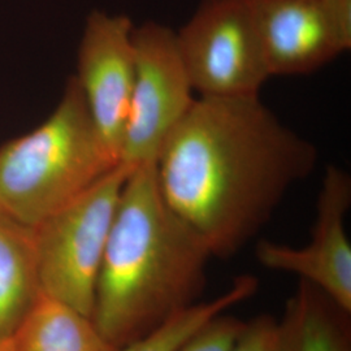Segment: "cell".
Instances as JSON below:
<instances>
[{
    "label": "cell",
    "instance_id": "cell-1",
    "mask_svg": "<svg viewBox=\"0 0 351 351\" xmlns=\"http://www.w3.org/2000/svg\"><path fill=\"white\" fill-rule=\"evenodd\" d=\"M317 163L314 143L259 97H199L155 162L160 191L213 258L236 255Z\"/></svg>",
    "mask_w": 351,
    "mask_h": 351
},
{
    "label": "cell",
    "instance_id": "cell-2",
    "mask_svg": "<svg viewBox=\"0 0 351 351\" xmlns=\"http://www.w3.org/2000/svg\"><path fill=\"white\" fill-rule=\"evenodd\" d=\"M211 251L164 199L155 164L133 167L113 217L93 320L117 349L198 302Z\"/></svg>",
    "mask_w": 351,
    "mask_h": 351
},
{
    "label": "cell",
    "instance_id": "cell-3",
    "mask_svg": "<svg viewBox=\"0 0 351 351\" xmlns=\"http://www.w3.org/2000/svg\"><path fill=\"white\" fill-rule=\"evenodd\" d=\"M120 164L69 77L53 112L0 147V213L34 228Z\"/></svg>",
    "mask_w": 351,
    "mask_h": 351
},
{
    "label": "cell",
    "instance_id": "cell-4",
    "mask_svg": "<svg viewBox=\"0 0 351 351\" xmlns=\"http://www.w3.org/2000/svg\"><path fill=\"white\" fill-rule=\"evenodd\" d=\"M132 168L117 165L75 201L33 228L42 294L90 317L106 243Z\"/></svg>",
    "mask_w": 351,
    "mask_h": 351
},
{
    "label": "cell",
    "instance_id": "cell-5",
    "mask_svg": "<svg viewBox=\"0 0 351 351\" xmlns=\"http://www.w3.org/2000/svg\"><path fill=\"white\" fill-rule=\"evenodd\" d=\"M176 42L201 97H259L271 77L249 0H202Z\"/></svg>",
    "mask_w": 351,
    "mask_h": 351
},
{
    "label": "cell",
    "instance_id": "cell-6",
    "mask_svg": "<svg viewBox=\"0 0 351 351\" xmlns=\"http://www.w3.org/2000/svg\"><path fill=\"white\" fill-rule=\"evenodd\" d=\"M134 82L120 163L155 164L165 141L195 101L176 32L147 21L133 30Z\"/></svg>",
    "mask_w": 351,
    "mask_h": 351
},
{
    "label": "cell",
    "instance_id": "cell-7",
    "mask_svg": "<svg viewBox=\"0 0 351 351\" xmlns=\"http://www.w3.org/2000/svg\"><path fill=\"white\" fill-rule=\"evenodd\" d=\"M350 204V176L329 165L319 193L310 242L291 247L262 239L255 251L258 262L310 282L351 313V245L346 233Z\"/></svg>",
    "mask_w": 351,
    "mask_h": 351
},
{
    "label": "cell",
    "instance_id": "cell-8",
    "mask_svg": "<svg viewBox=\"0 0 351 351\" xmlns=\"http://www.w3.org/2000/svg\"><path fill=\"white\" fill-rule=\"evenodd\" d=\"M133 30L124 14L90 13L75 75L94 124L119 162L134 82Z\"/></svg>",
    "mask_w": 351,
    "mask_h": 351
},
{
    "label": "cell",
    "instance_id": "cell-9",
    "mask_svg": "<svg viewBox=\"0 0 351 351\" xmlns=\"http://www.w3.org/2000/svg\"><path fill=\"white\" fill-rule=\"evenodd\" d=\"M271 75H308L346 52L322 0H249Z\"/></svg>",
    "mask_w": 351,
    "mask_h": 351
},
{
    "label": "cell",
    "instance_id": "cell-10",
    "mask_svg": "<svg viewBox=\"0 0 351 351\" xmlns=\"http://www.w3.org/2000/svg\"><path fill=\"white\" fill-rule=\"evenodd\" d=\"M350 314L301 280L277 320L276 351H351Z\"/></svg>",
    "mask_w": 351,
    "mask_h": 351
},
{
    "label": "cell",
    "instance_id": "cell-11",
    "mask_svg": "<svg viewBox=\"0 0 351 351\" xmlns=\"http://www.w3.org/2000/svg\"><path fill=\"white\" fill-rule=\"evenodd\" d=\"M40 294L33 228L0 213V343L12 339Z\"/></svg>",
    "mask_w": 351,
    "mask_h": 351
},
{
    "label": "cell",
    "instance_id": "cell-12",
    "mask_svg": "<svg viewBox=\"0 0 351 351\" xmlns=\"http://www.w3.org/2000/svg\"><path fill=\"white\" fill-rule=\"evenodd\" d=\"M13 351H117L93 317L40 294L13 335Z\"/></svg>",
    "mask_w": 351,
    "mask_h": 351
},
{
    "label": "cell",
    "instance_id": "cell-13",
    "mask_svg": "<svg viewBox=\"0 0 351 351\" xmlns=\"http://www.w3.org/2000/svg\"><path fill=\"white\" fill-rule=\"evenodd\" d=\"M256 289L258 281L255 277H237L232 287L217 298L189 306L188 308L171 316L150 333L117 351H176L208 320L246 301L255 294Z\"/></svg>",
    "mask_w": 351,
    "mask_h": 351
},
{
    "label": "cell",
    "instance_id": "cell-14",
    "mask_svg": "<svg viewBox=\"0 0 351 351\" xmlns=\"http://www.w3.org/2000/svg\"><path fill=\"white\" fill-rule=\"evenodd\" d=\"M243 324L237 317L217 315L176 351H232Z\"/></svg>",
    "mask_w": 351,
    "mask_h": 351
},
{
    "label": "cell",
    "instance_id": "cell-15",
    "mask_svg": "<svg viewBox=\"0 0 351 351\" xmlns=\"http://www.w3.org/2000/svg\"><path fill=\"white\" fill-rule=\"evenodd\" d=\"M277 320L259 315L246 322L232 351H276Z\"/></svg>",
    "mask_w": 351,
    "mask_h": 351
},
{
    "label": "cell",
    "instance_id": "cell-16",
    "mask_svg": "<svg viewBox=\"0 0 351 351\" xmlns=\"http://www.w3.org/2000/svg\"><path fill=\"white\" fill-rule=\"evenodd\" d=\"M328 20L345 50L351 49V0H322Z\"/></svg>",
    "mask_w": 351,
    "mask_h": 351
},
{
    "label": "cell",
    "instance_id": "cell-17",
    "mask_svg": "<svg viewBox=\"0 0 351 351\" xmlns=\"http://www.w3.org/2000/svg\"><path fill=\"white\" fill-rule=\"evenodd\" d=\"M0 351H13L12 343L11 341L0 343Z\"/></svg>",
    "mask_w": 351,
    "mask_h": 351
}]
</instances>
